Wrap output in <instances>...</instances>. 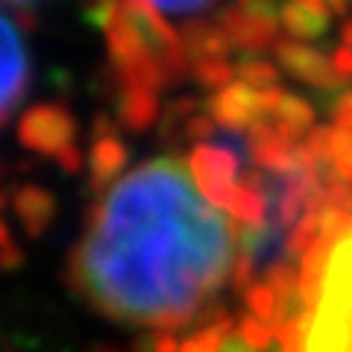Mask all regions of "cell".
<instances>
[{
  "label": "cell",
  "mask_w": 352,
  "mask_h": 352,
  "mask_svg": "<svg viewBox=\"0 0 352 352\" xmlns=\"http://www.w3.org/2000/svg\"><path fill=\"white\" fill-rule=\"evenodd\" d=\"M124 162H126V150L115 135L97 138L91 150V176H94L97 188L106 191L112 182H118V173L124 168Z\"/></svg>",
  "instance_id": "8992f818"
},
{
  "label": "cell",
  "mask_w": 352,
  "mask_h": 352,
  "mask_svg": "<svg viewBox=\"0 0 352 352\" xmlns=\"http://www.w3.org/2000/svg\"><path fill=\"white\" fill-rule=\"evenodd\" d=\"M30 85V50L21 21L0 6V126L21 106Z\"/></svg>",
  "instance_id": "5b68a950"
},
{
  "label": "cell",
  "mask_w": 352,
  "mask_h": 352,
  "mask_svg": "<svg viewBox=\"0 0 352 352\" xmlns=\"http://www.w3.org/2000/svg\"><path fill=\"white\" fill-rule=\"evenodd\" d=\"M21 141L30 150H38L44 156H53L65 168H76L80 164V153H76L74 141V120L56 103H41L32 106L30 112L21 118Z\"/></svg>",
  "instance_id": "277c9868"
},
{
  "label": "cell",
  "mask_w": 352,
  "mask_h": 352,
  "mask_svg": "<svg viewBox=\"0 0 352 352\" xmlns=\"http://www.w3.org/2000/svg\"><path fill=\"white\" fill-rule=\"evenodd\" d=\"M326 18L329 9L317 6V3H291L279 9V21L282 27L291 32L294 38H314L326 30Z\"/></svg>",
  "instance_id": "52a82bcc"
},
{
  "label": "cell",
  "mask_w": 352,
  "mask_h": 352,
  "mask_svg": "<svg viewBox=\"0 0 352 352\" xmlns=\"http://www.w3.org/2000/svg\"><path fill=\"white\" fill-rule=\"evenodd\" d=\"M15 206H18L21 220H24V223L32 229V232H38V229L47 223V217H50V197L44 194V191H38V188L21 191L18 200H15Z\"/></svg>",
  "instance_id": "ba28073f"
},
{
  "label": "cell",
  "mask_w": 352,
  "mask_h": 352,
  "mask_svg": "<svg viewBox=\"0 0 352 352\" xmlns=\"http://www.w3.org/2000/svg\"><path fill=\"white\" fill-rule=\"evenodd\" d=\"M214 352H264V349H258V346H252L250 340L241 335V329H235V326H229L226 329V335L220 338V344H217V349Z\"/></svg>",
  "instance_id": "9c48e42d"
},
{
  "label": "cell",
  "mask_w": 352,
  "mask_h": 352,
  "mask_svg": "<svg viewBox=\"0 0 352 352\" xmlns=\"http://www.w3.org/2000/svg\"><path fill=\"white\" fill-rule=\"evenodd\" d=\"M112 53L120 91H159L173 76L191 71L182 36L164 21L153 3H109L94 9Z\"/></svg>",
  "instance_id": "3957f363"
},
{
  "label": "cell",
  "mask_w": 352,
  "mask_h": 352,
  "mask_svg": "<svg viewBox=\"0 0 352 352\" xmlns=\"http://www.w3.org/2000/svg\"><path fill=\"white\" fill-rule=\"evenodd\" d=\"M235 217L197 185L191 164L156 156L103 191L74 247L71 282L118 323L173 332L238 279Z\"/></svg>",
  "instance_id": "6da1fadb"
},
{
  "label": "cell",
  "mask_w": 352,
  "mask_h": 352,
  "mask_svg": "<svg viewBox=\"0 0 352 352\" xmlns=\"http://www.w3.org/2000/svg\"><path fill=\"white\" fill-rule=\"evenodd\" d=\"M300 317L285 332V352H352V217L300 270Z\"/></svg>",
  "instance_id": "7a4b0ae2"
}]
</instances>
